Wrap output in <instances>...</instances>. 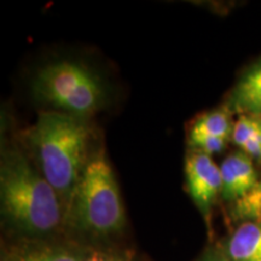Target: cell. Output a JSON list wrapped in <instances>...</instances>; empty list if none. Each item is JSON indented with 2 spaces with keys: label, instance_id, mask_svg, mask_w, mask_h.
Returning a JSON list of instances; mask_svg holds the SVG:
<instances>
[{
  "label": "cell",
  "instance_id": "cell-1",
  "mask_svg": "<svg viewBox=\"0 0 261 261\" xmlns=\"http://www.w3.org/2000/svg\"><path fill=\"white\" fill-rule=\"evenodd\" d=\"M91 129L84 117L44 112L27 132L39 171L63 201L65 212L90 160Z\"/></svg>",
  "mask_w": 261,
  "mask_h": 261
},
{
  "label": "cell",
  "instance_id": "cell-2",
  "mask_svg": "<svg viewBox=\"0 0 261 261\" xmlns=\"http://www.w3.org/2000/svg\"><path fill=\"white\" fill-rule=\"evenodd\" d=\"M0 198L6 217L25 232H51L65 213L63 201L50 182L14 149L2 156Z\"/></svg>",
  "mask_w": 261,
  "mask_h": 261
},
{
  "label": "cell",
  "instance_id": "cell-3",
  "mask_svg": "<svg viewBox=\"0 0 261 261\" xmlns=\"http://www.w3.org/2000/svg\"><path fill=\"white\" fill-rule=\"evenodd\" d=\"M65 217L75 227L96 234L114 233L125 225V208L119 185L103 151L87 163Z\"/></svg>",
  "mask_w": 261,
  "mask_h": 261
},
{
  "label": "cell",
  "instance_id": "cell-4",
  "mask_svg": "<svg viewBox=\"0 0 261 261\" xmlns=\"http://www.w3.org/2000/svg\"><path fill=\"white\" fill-rule=\"evenodd\" d=\"M33 91L42 102L79 117L94 112L103 99V87L96 75L68 61L42 68L33 81Z\"/></svg>",
  "mask_w": 261,
  "mask_h": 261
},
{
  "label": "cell",
  "instance_id": "cell-5",
  "mask_svg": "<svg viewBox=\"0 0 261 261\" xmlns=\"http://www.w3.org/2000/svg\"><path fill=\"white\" fill-rule=\"evenodd\" d=\"M185 175L192 201L202 213L208 215L223 187L220 167L211 155L192 149L185 161Z\"/></svg>",
  "mask_w": 261,
  "mask_h": 261
},
{
  "label": "cell",
  "instance_id": "cell-6",
  "mask_svg": "<svg viewBox=\"0 0 261 261\" xmlns=\"http://www.w3.org/2000/svg\"><path fill=\"white\" fill-rule=\"evenodd\" d=\"M221 195L225 200H241L250 194L257 184L253 159L246 152L238 151L224 160L220 166Z\"/></svg>",
  "mask_w": 261,
  "mask_h": 261
},
{
  "label": "cell",
  "instance_id": "cell-7",
  "mask_svg": "<svg viewBox=\"0 0 261 261\" xmlns=\"http://www.w3.org/2000/svg\"><path fill=\"white\" fill-rule=\"evenodd\" d=\"M230 104L242 115L261 117V61L241 77L231 94Z\"/></svg>",
  "mask_w": 261,
  "mask_h": 261
},
{
  "label": "cell",
  "instance_id": "cell-8",
  "mask_svg": "<svg viewBox=\"0 0 261 261\" xmlns=\"http://www.w3.org/2000/svg\"><path fill=\"white\" fill-rule=\"evenodd\" d=\"M227 255L231 261H261V221H248L234 231Z\"/></svg>",
  "mask_w": 261,
  "mask_h": 261
},
{
  "label": "cell",
  "instance_id": "cell-9",
  "mask_svg": "<svg viewBox=\"0 0 261 261\" xmlns=\"http://www.w3.org/2000/svg\"><path fill=\"white\" fill-rule=\"evenodd\" d=\"M191 130L227 140L230 137H232L233 126L231 123L227 110L219 109L198 116L192 125Z\"/></svg>",
  "mask_w": 261,
  "mask_h": 261
},
{
  "label": "cell",
  "instance_id": "cell-10",
  "mask_svg": "<svg viewBox=\"0 0 261 261\" xmlns=\"http://www.w3.org/2000/svg\"><path fill=\"white\" fill-rule=\"evenodd\" d=\"M86 253L62 246H44L22 254L15 261H83Z\"/></svg>",
  "mask_w": 261,
  "mask_h": 261
},
{
  "label": "cell",
  "instance_id": "cell-11",
  "mask_svg": "<svg viewBox=\"0 0 261 261\" xmlns=\"http://www.w3.org/2000/svg\"><path fill=\"white\" fill-rule=\"evenodd\" d=\"M261 125V117L253 115H241L234 123L232 130L233 143L240 148L246 144L247 140L252 137Z\"/></svg>",
  "mask_w": 261,
  "mask_h": 261
},
{
  "label": "cell",
  "instance_id": "cell-12",
  "mask_svg": "<svg viewBox=\"0 0 261 261\" xmlns=\"http://www.w3.org/2000/svg\"><path fill=\"white\" fill-rule=\"evenodd\" d=\"M226 142V139L219 138V137L203 135V133L192 132V130H190V136H189V144L191 145V148L208 155L223 151Z\"/></svg>",
  "mask_w": 261,
  "mask_h": 261
},
{
  "label": "cell",
  "instance_id": "cell-13",
  "mask_svg": "<svg viewBox=\"0 0 261 261\" xmlns=\"http://www.w3.org/2000/svg\"><path fill=\"white\" fill-rule=\"evenodd\" d=\"M241 149L252 159L261 161V125Z\"/></svg>",
  "mask_w": 261,
  "mask_h": 261
},
{
  "label": "cell",
  "instance_id": "cell-14",
  "mask_svg": "<svg viewBox=\"0 0 261 261\" xmlns=\"http://www.w3.org/2000/svg\"><path fill=\"white\" fill-rule=\"evenodd\" d=\"M83 261H127L125 257L120 254L107 252V250H93V252L86 253V256Z\"/></svg>",
  "mask_w": 261,
  "mask_h": 261
},
{
  "label": "cell",
  "instance_id": "cell-15",
  "mask_svg": "<svg viewBox=\"0 0 261 261\" xmlns=\"http://www.w3.org/2000/svg\"><path fill=\"white\" fill-rule=\"evenodd\" d=\"M201 261H231V260L227 259V257L218 255V254H210V255H207L203 260Z\"/></svg>",
  "mask_w": 261,
  "mask_h": 261
}]
</instances>
